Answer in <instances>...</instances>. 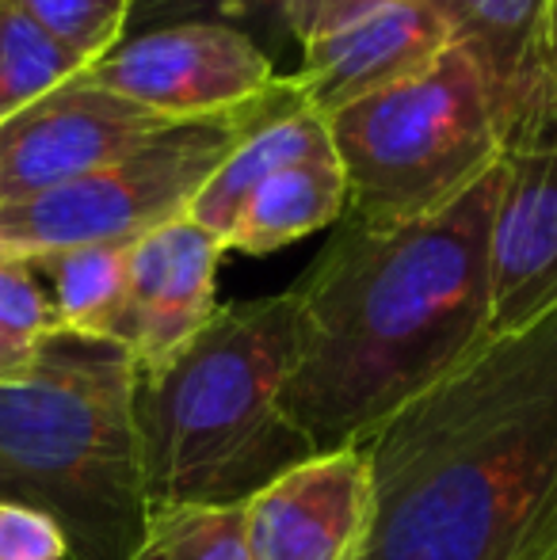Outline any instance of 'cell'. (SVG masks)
I'll return each instance as SVG.
<instances>
[{
    "instance_id": "5bb4252c",
    "label": "cell",
    "mask_w": 557,
    "mask_h": 560,
    "mask_svg": "<svg viewBox=\"0 0 557 560\" xmlns=\"http://www.w3.org/2000/svg\"><path fill=\"white\" fill-rule=\"evenodd\" d=\"M317 156H336L328 122L321 115H313L302 104V96H294L237 141V149L218 164L207 187L195 195L187 218L207 229V233H214L225 248V236H230L233 222L245 210V202L253 199L256 187L268 176H276V172L290 168V164L317 161Z\"/></svg>"
},
{
    "instance_id": "ac0fdd59",
    "label": "cell",
    "mask_w": 557,
    "mask_h": 560,
    "mask_svg": "<svg viewBox=\"0 0 557 560\" xmlns=\"http://www.w3.org/2000/svg\"><path fill=\"white\" fill-rule=\"evenodd\" d=\"M130 560H253L245 538V503L149 508Z\"/></svg>"
},
{
    "instance_id": "7c38bea8",
    "label": "cell",
    "mask_w": 557,
    "mask_h": 560,
    "mask_svg": "<svg viewBox=\"0 0 557 560\" xmlns=\"http://www.w3.org/2000/svg\"><path fill=\"white\" fill-rule=\"evenodd\" d=\"M222 252V241L192 218L169 222L130 244L127 310L115 328V343L127 347L135 370L169 362L214 317Z\"/></svg>"
},
{
    "instance_id": "44dd1931",
    "label": "cell",
    "mask_w": 557,
    "mask_h": 560,
    "mask_svg": "<svg viewBox=\"0 0 557 560\" xmlns=\"http://www.w3.org/2000/svg\"><path fill=\"white\" fill-rule=\"evenodd\" d=\"M61 332L54 302L27 259L0 256V336L15 343H43Z\"/></svg>"
},
{
    "instance_id": "52a82bcc",
    "label": "cell",
    "mask_w": 557,
    "mask_h": 560,
    "mask_svg": "<svg viewBox=\"0 0 557 560\" xmlns=\"http://www.w3.org/2000/svg\"><path fill=\"white\" fill-rule=\"evenodd\" d=\"M557 313V104L538 92L508 126L489 222V339Z\"/></svg>"
},
{
    "instance_id": "e0dca14e",
    "label": "cell",
    "mask_w": 557,
    "mask_h": 560,
    "mask_svg": "<svg viewBox=\"0 0 557 560\" xmlns=\"http://www.w3.org/2000/svg\"><path fill=\"white\" fill-rule=\"evenodd\" d=\"M84 73L66 46H58L15 4L0 0V126L31 112Z\"/></svg>"
},
{
    "instance_id": "2e32d148",
    "label": "cell",
    "mask_w": 557,
    "mask_h": 560,
    "mask_svg": "<svg viewBox=\"0 0 557 560\" xmlns=\"http://www.w3.org/2000/svg\"><path fill=\"white\" fill-rule=\"evenodd\" d=\"M43 279L61 332L112 339L127 310L130 244H84L27 259Z\"/></svg>"
},
{
    "instance_id": "4fadbf2b",
    "label": "cell",
    "mask_w": 557,
    "mask_h": 560,
    "mask_svg": "<svg viewBox=\"0 0 557 560\" xmlns=\"http://www.w3.org/2000/svg\"><path fill=\"white\" fill-rule=\"evenodd\" d=\"M454 46L481 69L500 126L515 122L543 81V31L550 0H431Z\"/></svg>"
},
{
    "instance_id": "4316f807",
    "label": "cell",
    "mask_w": 557,
    "mask_h": 560,
    "mask_svg": "<svg viewBox=\"0 0 557 560\" xmlns=\"http://www.w3.org/2000/svg\"><path fill=\"white\" fill-rule=\"evenodd\" d=\"M0 172H4V141H0Z\"/></svg>"
},
{
    "instance_id": "7402d4cb",
    "label": "cell",
    "mask_w": 557,
    "mask_h": 560,
    "mask_svg": "<svg viewBox=\"0 0 557 560\" xmlns=\"http://www.w3.org/2000/svg\"><path fill=\"white\" fill-rule=\"evenodd\" d=\"M0 560H69V541L43 511L0 503Z\"/></svg>"
},
{
    "instance_id": "603a6c76",
    "label": "cell",
    "mask_w": 557,
    "mask_h": 560,
    "mask_svg": "<svg viewBox=\"0 0 557 560\" xmlns=\"http://www.w3.org/2000/svg\"><path fill=\"white\" fill-rule=\"evenodd\" d=\"M382 4H390V0H287L282 20H287L290 43L302 50L305 43L328 35V31L344 27V23L359 20V15L374 12Z\"/></svg>"
},
{
    "instance_id": "d6986e66",
    "label": "cell",
    "mask_w": 557,
    "mask_h": 560,
    "mask_svg": "<svg viewBox=\"0 0 557 560\" xmlns=\"http://www.w3.org/2000/svg\"><path fill=\"white\" fill-rule=\"evenodd\" d=\"M287 0H135L127 35L172 27V23H222L248 35L271 61L287 50L290 31L282 20Z\"/></svg>"
},
{
    "instance_id": "277c9868",
    "label": "cell",
    "mask_w": 557,
    "mask_h": 560,
    "mask_svg": "<svg viewBox=\"0 0 557 560\" xmlns=\"http://www.w3.org/2000/svg\"><path fill=\"white\" fill-rule=\"evenodd\" d=\"M135 359L112 339L54 332L0 385V503L50 515L69 560H130L146 530Z\"/></svg>"
},
{
    "instance_id": "5b68a950",
    "label": "cell",
    "mask_w": 557,
    "mask_h": 560,
    "mask_svg": "<svg viewBox=\"0 0 557 560\" xmlns=\"http://www.w3.org/2000/svg\"><path fill=\"white\" fill-rule=\"evenodd\" d=\"M348 187L340 222L402 225L466 195L504 153V126L477 61L446 46L405 81L328 118Z\"/></svg>"
},
{
    "instance_id": "7a4b0ae2",
    "label": "cell",
    "mask_w": 557,
    "mask_h": 560,
    "mask_svg": "<svg viewBox=\"0 0 557 560\" xmlns=\"http://www.w3.org/2000/svg\"><path fill=\"white\" fill-rule=\"evenodd\" d=\"M356 560H497L557 480V313L477 347L363 443Z\"/></svg>"
},
{
    "instance_id": "ba28073f",
    "label": "cell",
    "mask_w": 557,
    "mask_h": 560,
    "mask_svg": "<svg viewBox=\"0 0 557 560\" xmlns=\"http://www.w3.org/2000/svg\"><path fill=\"white\" fill-rule=\"evenodd\" d=\"M84 77L169 122L241 112L279 81L276 61L222 23H172L127 35Z\"/></svg>"
},
{
    "instance_id": "6da1fadb",
    "label": "cell",
    "mask_w": 557,
    "mask_h": 560,
    "mask_svg": "<svg viewBox=\"0 0 557 560\" xmlns=\"http://www.w3.org/2000/svg\"><path fill=\"white\" fill-rule=\"evenodd\" d=\"M500 164L402 225L336 222L302 279V354L287 412L313 454L363 446L394 412L489 343V222Z\"/></svg>"
},
{
    "instance_id": "9a60e30c",
    "label": "cell",
    "mask_w": 557,
    "mask_h": 560,
    "mask_svg": "<svg viewBox=\"0 0 557 560\" xmlns=\"http://www.w3.org/2000/svg\"><path fill=\"white\" fill-rule=\"evenodd\" d=\"M344 210H348V187L336 156L298 161L256 187L225 236V252L271 256L302 236H313L317 229L336 225Z\"/></svg>"
},
{
    "instance_id": "3957f363",
    "label": "cell",
    "mask_w": 557,
    "mask_h": 560,
    "mask_svg": "<svg viewBox=\"0 0 557 560\" xmlns=\"http://www.w3.org/2000/svg\"><path fill=\"white\" fill-rule=\"evenodd\" d=\"M302 354L290 290L218 305L169 362L135 370L130 416L149 508L248 503L313 446L287 412Z\"/></svg>"
},
{
    "instance_id": "d4e9b609",
    "label": "cell",
    "mask_w": 557,
    "mask_h": 560,
    "mask_svg": "<svg viewBox=\"0 0 557 560\" xmlns=\"http://www.w3.org/2000/svg\"><path fill=\"white\" fill-rule=\"evenodd\" d=\"M538 92L557 104V0H550V12H546V31H543V81ZM535 92V96H538Z\"/></svg>"
},
{
    "instance_id": "8992f818",
    "label": "cell",
    "mask_w": 557,
    "mask_h": 560,
    "mask_svg": "<svg viewBox=\"0 0 557 560\" xmlns=\"http://www.w3.org/2000/svg\"><path fill=\"white\" fill-rule=\"evenodd\" d=\"M298 96L290 73L248 107L195 122H172L135 153L81 179L0 207V256L38 259L84 244H135L153 229L179 222L195 195L237 141Z\"/></svg>"
},
{
    "instance_id": "9c48e42d",
    "label": "cell",
    "mask_w": 557,
    "mask_h": 560,
    "mask_svg": "<svg viewBox=\"0 0 557 560\" xmlns=\"http://www.w3.org/2000/svg\"><path fill=\"white\" fill-rule=\"evenodd\" d=\"M164 126H172L169 118L100 89L81 73L43 104L0 126L4 141L0 207L89 176L135 153L141 141L161 133Z\"/></svg>"
},
{
    "instance_id": "8fae6325",
    "label": "cell",
    "mask_w": 557,
    "mask_h": 560,
    "mask_svg": "<svg viewBox=\"0 0 557 560\" xmlns=\"http://www.w3.org/2000/svg\"><path fill=\"white\" fill-rule=\"evenodd\" d=\"M451 43V27L431 0H390L305 43L290 81L302 104L328 122L344 107L413 77Z\"/></svg>"
},
{
    "instance_id": "ffe728a7",
    "label": "cell",
    "mask_w": 557,
    "mask_h": 560,
    "mask_svg": "<svg viewBox=\"0 0 557 560\" xmlns=\"http://www.w3.org/2000/svg\"><path fill=\"white\" fill-rule=\"evenodd\" d=\"M8 4L20 8L54 43L84 61V69H92L127 38L135 0H8Z\"/></svg>"
},
{
    "instance_id": "30bf717a",
    "label": "cell",
    "mask_w": 557,
    "mask_h": 560,
    "mask_svg": "<svg viewBox=\"0 0 557 560\" xmlns=\"http://www.w3.org/2000/svg\"><path fill=\"white\" fill-rule=\"evenodd\" d=\"M371 523L363 446H336L282 469L245 503L253 560H356Z\"/></svg>"
},
{
    "instance_id": "484cf974",
    "label": "cell",
    "mask_w": 557,
    "mask_h": 560,
    "mask_svg": "<svg viewBox=\"0 0 557 560\" xmlns=\"http://www.w3.org/2000/svg\"><path fill=\"white\" fill-rule=\"evenodd\" d=\"M35 347L38 343H15V339L0 336V385L27 374V366L35 362Z\"/></svg>"
},
{
    "instance_id": "cb8c5ba5",
    "label": "cell",
    "mask_w": 557,
    "mask_h": 560,
    "mask_svg": "<svg viewBox=\"0 0 557 560\" xmlns=\"http://www.w3.org/2000/svg\"><path fill=\"white\" fill-rule=\"evenodd\" d=\"M497 560H557V480L508 534Z\"/></svg>"
}]
</instances>
